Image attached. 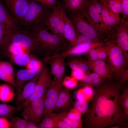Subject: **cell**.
Here are the masks:
<instances>
[{
  "mask_svg": "<svg viewBox=\"0 0 128 128\" xmlns=\"http://www.w3.org/2000/svg\"><path fill=\"white\" fill-rule=\"evenodd\" d=\"M7 49L10 55H17L27 53V50L22 47L18 44H13L10 42L3 49Z\"/></svg>",
  "mask_w": 128,
  "mask_h": 128,
  "instance_id": "f546056e",
  "label": "cell"
},
{
  "mask_svg": "<svg viewBox=\"0 0 128 128\" xmlns=\"http://www.w3.org/2000/svg\"><path fill=\"white\" fill-rule=\"evenodd\" d=\"M63 84L65 87L69 89L75 88L78 84L76 79L69 77H67L64 79Z\"/></svg>",
  "mask_w": 128,
  "mask_h": 128,
  "instance_id": "ab89813d",
  "label": "cell"
},
{
  "mask_svg": "<svg viewBox=\"0 0 128 128\" xmlns=\"http://www.w3.org/2000/svg\"><path fill=\"white\" fill-rule=\"evenodd\" d=\"M0 23L14 31L18 28L15 19L9 12L2 0H0Z\"/></svg>",
  "mask_w": 128,
  "mask_h": 128,
  "instance_id": "d6986e66",
  "label": "cell"
},
{
  "mask_svg": "<svg viewBox=\"0 0 128 128\" xmlns=\"http://www.w3.org/2000/svg\"><path fill=\"white\" fill-rule=\"evenodd\" d=\"M122 0H104L112 10L117 14L121 13Z\"/></svg>",
  "mask_w": 128,
  "mask_h": 128,
  "instance_id": "e575fe53",
  "label": "cell"
},
{
  "mask_svg": "<svg viewBox=\"0 0 128 128\" xmlns=\"http://www.w3.org/2000/svg\"><path fill=\"white\" fill-rule=\"evenodd\" d=\"M71 75L72 77L76 80H82L86 75V74L76 70H72Z\"/></svg>",
  "mask_w": 128,
  "mask_h": 128,
  "instance_id": "7dc6e473",
  "label": "cell"
},
{
  "mask_svg": "<svg viewBox=\"0 0 128 128\" xmlns=\"http://www.w3.org/2000/svg\"><path fill=\"white\" fill-rule=\"evenodd\" d=\"M98 59L102 60L105 59L107 55L108 46L104 45L97 48Z\"/></svg>",
  "mask_w": 128,
  "mask_h": 128,
  "instance_id": "b9f144b4",
  "label": "cell"
},
{
  "mask_svg": "<svg viewBox=\"0 0 128 128\" xmlns=\"http://www.w3.org/2000/svg\"><path fill=\"white\" fill-rule=\"evenodd\" d=\"M98 0L99 1H100L101 2V3H102L104 0Z\"/></svg>",
  "mask_w": 128,
  "mask_h": 128,
  "instance_id": "f5cc1de1",
  "label": "cell"
},
{
  "mask_svg": "<svg viewBox=\"0 0 128 128\" xmlns=\"http://www.w3.org/2000/svg\"><path fill=\"white\" fill-rule=\"evenodd\" d=\"M121 13L122 17L121 20H128V0H122Z\"/></svg>",
  "mask_w": 128,
  "mask_h": 128,
  "instance_id": "7bdbcfd3",
  "label": "cell"
},
{
  "mask_svg": "<svg viewBox=\"0 0 128 128\" xmlns=\"http://www.w3.org/2000/svg\"><path fill=\"white\" fill-rule=\"evenodd\" d=\"M14 93L13 88L7 84L0 85V100L3 102L9 101L14 96Z\"/></svg>",
  "mask_w": 128,
  "mask_h": 128,
  "instance_id": "d4e9b609",
  "label": "cell"
},
{
  "mask_svg": "<svg viewBox=\"0 0 128 128\" xmlns=\"http://www.w3.org/2000/svg\"><path fill=\"white\" fill-rule=\"evenodd\" d=\"M66 117L69 119L75 121L81 120V113L75 109H72L69 112L64 111Z\"/></svg>",
  "mask_w": 128,
  "mask_h": 128,
  "instance_id": "8d00e7d4",
  "label": "cell"
},
{
  "mask_svg": "<svg viewBox=\"0 0 128 128\" xmlns=\"http://www.w3.org/2000/svg\"><path fill=\"white\" fill-rule=\"evenodd\" d=\"M39 73L27 69L20 70L17 72L15 76L16 96L20 93L25 84L33 78Z\"/></svg>",
  "mask_w": 128,
  "mask_h": 128,
  "instance_id": "2e32d148",
  "label": "cell"
},
{
  "mask_svg": "<svg viewBox=\"0 0 128 128\" xmlns=\"http://www.w3.org/2000/svg\"><path fill=\"white\" fill-rule=\"evenodd\" d=\"M16 111V107L5 104H0V116L10 119Z\"/></svg>",
  "mask_w": 128,
  "mask_h": 128,
  "instance_id": "4316f807",
  "label": "cell"
},
{
  "mask_svg": "<svg viewBox=\"0 0 128 128\" xmlns=\"http://www.w3.org/2000/svg\"><path fill=\"white\" fill-rule=\"evenodd\" d=\"M9 128V122L5 117H0V128Z\"/></svg>",
  "mask_w": 128,
  "mask_h": 128,
  "instance_id": "681fc988",
  "label": "cell"
},
{
  "mask_svg": "<svg viewBox=\"0 0 128 128\" xmlns=\"http://www.w3.org/2000/svg\"><path fill=\"white\" fill-rule=\"evenodd\" d=\"M80 61L76 60H70L68 62L67 64L72 70L79 71Z\"/></svg>",
  "mask_w": 128,
  "mask_h": 128,
  "instance_id": "ee69618b",
  "label": "cell"
},
{
  "mask_svg": "<svg viewBox=\"0 0 128 128\" xmlns=\"http://www.w3.org/2000/svg\"><path fill=\"white\" fill-rule=\"evenodd\" d=\"M52 74L47 68L41 72L36 83L33 91L30 96L20 104L17 105V111L23 110L34 100L42 97L52 80Z\"/></svg>",
  "mask_w": 128,
  "mask_h": 128,
  "instance_id": "8992f818",
  "label": "cell"
},
{
  "mask_svg": "<svg viewBox=\"0 0 128 128\" xmlns=\"http://www.w3.org/2000/svg\"><path fill=\"white\" fill-rule=\"evenodd\" d=\"M39 3L43 7L46 8L52 9L56 6L57 0H33Z\"/></svg>",
  "mask_w": 128,
  "mask_h": 128,
  "instance_id": "60d3db41",
  "label": "cell"
},
{
  "mask_svg": "<svg viewBox=\"0 0 128 128\" xmlns=\"http://www.w3.org/2000/svg\"><path fill=\"white\" fill-rule=\"evenodd\" d=\"M105 79L101 76L93 72L86 75L75 88L85 86L96 87L100 85Z\"/></svg>",
  "mask_w": 128,
  "mask_h": 128,
  "instance_id": "603a6c76",
  "label": "cell"
},
{
  "mask_svg": "<svg viewBox=\"0 0 128 128\" xmlns=\"http://www.w3.org/2000/svg\"><path fill=\"white\" fill-rule=\"evenodd\" d=\"M85 95L89 97H92L93 93V91L91 87L85 86L82 89Z\"/></svg>",
  "mask_w": 128,
  "mask_h": 128,
  "instance_id": "f907efd6",
  "label": "cell"
},
{
  "mask_svg": "<svg viewBox=\"0 0 128 128\" xmlns=\"http://www.w3.org/2000/svg\"><path fill=\"white\" fill-rule=\"evenodd\" d=\"M41 72L24 85L20 93L16 96L15 101L17 105L28 99L32 94Z\"/></svg>",
  "mask_w": 128,
  "mask_h": 128,
  "instance_id": "ffe728a7",
  "label": "cell"
},
{
  "mask_svg": "<svg viewBox=\"0 0 128 128\" xmlns=\"http://www.w3.org/2000/svg\"><path fill=\"white\" fill-rule=\"evenodd\" d=\"M62 57H57L47 60L46 61H49L51 68V73L53 77L55 76L59 67Z\"/></svg>",
  "mask_w": 128,
  "mask_h": 128,
  "instance_id": "d590c367",
  "label": "cell"
},
{
  "mask_svg": "<svg viewBox=\"0 0 128 128\" xmlns=\"http://www.w3.org/2000/svg\"><path fill=\"white\" fill-rule=\"evenodd\" d=\"M42 119L38 125L39 128H56L55 122L50 114Z\"/></svg>",
  "mask_w": 128,
  "mask_h": 128,
  "instance_id": "d6a6232c",
  "label": "cell"
},
{
  "mask_svg": "<svg viewBox=\"0 0 128 128\" xmlns=\"http://www.w3.org/2000/svg\"><path fill=\"white\" fill-rule=\"evenodd\" d=\"M65 14L62 5L57 1L56 5L52 9L46 20L45 25L51 31L52 34L61 40L68 42L64 35V17Z\"/></svg>",
  "mask_w": 128,
  "mask_h": 128,
  "instance_id": "5b68a950",
  "label": "cell"
},
{
  "mask_svg": "<svg viewBox=\"0 0 128 128\" xmlns=\"http://www.w3.org/2000/svg\"><path fill=\"white\" fill-rule=\"evenodd\" d=\"M95 48L90 50L88 52V60L94 61L98 59L97 50V48L96 49Z\"/></svg>",
  "mask_w": 128,
  "mask_h": 128,
  "instance_id": "f6af8a7d",
  "label": "cell"
},
{
  "mask_svg": "<svg viewBox=\"0 0 128 128\" xmlns=\"http://www.w3.org/2000/svg\"><path fill=\"white\" fill-rule=\"evenodd\" d=\"M27 69L37 73L40 72L43 67V64L41 61L32 58L26 66Z\"/></svg>",
  "mask_w": 128,
  "mask_h": 128,
  "instance_id": "1f68e13d",
  "label": "cell"
},
{
  "mask_svg": "<svg viewBox=\"0 0 128 128\" xmlns=\"http://www.w3.org/2000/svg\"><path fill=\"white\" fill-rule=\"evenodd\" d=\"M14 31L0 23V48L3 49L11 41Z\"/></svg>",
  "mask_w": 128,
  "mask_h": 128,
  "instance_id": "cb8c5ba5",
  "label": "cell"
},
{
  "mask_svg": "<svg viewBox=\"0 0 128 128\" xmlns=\"http://www.w3.org/2000/svg\"><path fill=\"white\" fill-rule=\"evenodd\" d=\"M48 28L46 27L34 28L30 32L40 43L43 50H48L53 55L60 54L61 51H64L69 47L68 42L61 40L56 35L48 32Z\"/></svg>",
  "mask_w": 128,
  "mask_h": 128,
  "instance_id": "7a4b0ae2",
  "label": "cell"
},
{
  "mask_svg": "<svg viewBox=\"0 0 128 128\" xmlns=\"http://www.w3.org/2000/svg\"><path fill=\"white\" fill-rule=\"evenodd\" d=\"M110 37L113 38L111 41L116 44L121 49L125 60L128 59V20H121L118 24L110 30Z\"/></svg>",
  "mask_w": 128,
  "mask_h": 128,
  "instance_id": "30bf717a",
  "label": "cell"
},
{
  "mask_svg": "<svg viewBox=\"0 0 128 128\" xmlns=\"http://www.w3.org/2000/svg\"><path fill=\"white\" fill-rule=\"evenodd\" d=\"M102 3L97 0H89L84 11L81 15L97 30L104 34L110 37V32L102 19Z\"/></svg>",
  "mask_w": 128,
  "mask_h": 128,
  "instance_id": "277c9868",
  "label": "cell"
},
{
  "mask_svg": "<svg viewBox=\"0 0 128 128\" xmlns=\"http://www.w3.org/2000/svg\"><path fill=\"white\" fill-rule=\"evenodd\" d=\"M89 69L87 63L80 61L79 66V71L86 74Z\"/></svg>",
  "mask_w": 128,
  "mask_h": 128,
  "instance_id": "bcb514c9",
  "label": "cell"
},
{
  "mask_svg": "<svg viewBox=\"0 0 128 128\" xmlns=\"http://www.w3.org/2000/svg\"><path fill=\"white\" fill-rule=\"evenodd\" d=\"M107 56L108 57L110 68L113 74L119 80L125 69V59L123 52L116 43L111 41L107 45Z\"/></svg>",
  "mask_w": 128,
  "mask_h": 128,
  "instance_id": "52a82bcc",
  "label": "cell"
},
{
  "mask_svg": "<svg viewBox=\"0 0 128 128\" xmlns=\"http://www.w3.org/2000/svg\"><path fill=\"white\" fill-rule=\"evenodd\" d=\"M121 104L123 110L125 120L128 119V89L126 87L121 93Z\"/></svg>",
  "mask_w": 128,
  "mask_h": 128,
  "instance_id": "f1b7e54d",
  "label": "cell"
},
{
  "mask_svg": "<svg viewBox=\"0 0 128 128\" xmlns=\"http://www.w3.org/2000/svg\"><path fill=\"white\" fill-rule=\"evenodd\" d=\"M10 119L9 128H28L29 121L18 117L13 116Z\"/></svg>",
  "mask_w": 128,
  "mask_h": 128,
  "instance_id": "83f0119b",
  "label": "cell"
},
{
  "mask_svg": "<svg viewBox=\"0 0 128 128\" xmlns=\"http://www.w3.org/2000/svg\"><path fill=\"white\" fill-rule=\"evenodd\" d=\"M128 79V70L125 69L121 75L119 79V83L121 85L124 82L127 81Z\"/></svg>",
  "mask_w": 128,
  "mask_h": 128,
  "instance_id": "c3c4849f",
  "label": "cell"
},
{
  "mask_svg": "<svg viewBox=\"0 0 128 128\" xmlns=\"http://www.w3.org/2000/svg\"><path fill=\"white\" fill-rule=\"evenodd\" d=\"M10 42L33 52L43 50L40 43L27 30L18 28L14 31Z\"/></svg>",
  "mask_w": 128,
  "mask_h": 128,
  "instance_id": "ba28073f",
  "label": "cell"
},
{
  "mask_svg": "<svg viewBox=\"0 0 128 128\" xmlns=\"http://www.w3.org/2000/svg\"><path fill=\"white\" fill-rule=\"evenodd\" d=\"M64 35L65 39L69 41V47L75 45L78 33L70 19L65 14L64 17Z\"/></svg>",
  "mask_w": 128,
  "mask_h": 128,
  "instance_id": "7402d4cb",
  "label": "cell"
},
{
  "mask_svg": "<svg viewBox=\"0 0 128 128\" xmlns=\"http://www.w3.org/2000/svg\"><path fill=\"white\" fill-rule=\"evenodd\" d=\"M65 57H62L60 65L56 74L53 77V80L62 83L64 79L66 64L65 61Z\"/></svg>",
  "mask_w": 128,
  "mask_h": 128,
  "instance_id": "4dcf8cb0",
  "label": "cell"
},
{
  "mask_svg": "<svg viewBox=\"0 0 128 128\" xmlns=\"http://www.w3.org/2000/svg\"><path fill=\"white\" fill-rule=\"evenodd\" d=\"M63 86L62 83L53 80L50 82L46 94L42 119L53 111L59 95L63 88Z\"/></svg>",
  "mask_w": 128,
  "mask_h": 128,
  "instance_id": "7c38bea8",
  "label": "cell"
},
{
  "mask_svg": "<svg viewBox=\"0 0 128 128\" xmlns=\"http://www.w3.org/2000/svg\"><path fill=\"white\" fill-rule=\"evenodd\" d=\"M30 0H2L13 14L17 24L21 25L28 9Z\"/></svg>",
  "mask_w": 128,
  "mask_h": 128,
  "instance_id": "4fadbf2b",
  "label": "cell"
},
{
  "mask_svg": "<svg viewBox=\"0 0 128 128\" xmlns=\"http://www.w3.org/2000/svg\"><path fill=\"white\" fill-rule=\"evenodd\" d=\"M0 79L13 87H15L13 68L8 61H0Z\"/></svg>",
  "mask_w": 128,
  "mask_h": 128,
  "instance_id": "e0dca14e",
  "label": "cell"
},
{
  "mask_svg": "<svg viewBox=\"0 0 128 128\" xmlns=\"http://www.w3.org/2000/svg\"><path fill=\"white\" fill-rule=\"evenodd\" d=\"M101 15L103 22L110 33V30L121 20L119 15L114 12L104 1L102 3Z\"/></svg>",
  "mask_w": 128,
  "mask_h": 128,
  "instance_id": "5bb4252c",
  "label": "cell"
},
{
  "mask_svg": "<svg viewBox=\"0 0 128 128\" xmlns=\"http://www.w3.org/2000/svg\"><path fill=\"white\" fill-rule=\"evenodd\" d=\"M46 92L42 97L34 100L23 110L20 115L23 119L38 125L42 119Z\"/></svg>",
  "mask_w": 128,
  "mask_h": 128,
  "instance_id": "8fae6325",
  "label": "cell"
},
{
  "mask_svg": "<svg viewBox=\"0 0 128 128\" xmlns=\"http://www.w3.org/2000/svg\"><path fill=\"white\" fill-rule=\"evenodd\" d=\"M75 108L81 114H84L87 111L88 104L86 101L77 100L74 103Z\"/></svg>",
  "mask_w": 128,
  "mask_h": 128,
  "instance_id": "74e56055",
  "label": "cell"
},
{
  "mask_svg": "<svg viewBox=\"0 0 128 128\" xmlns=\"http://www.w3.org/2000/svg\"><path fill=\"white\" fill-rule=\"evenodd\" d=\"M76 97L77 100L86 101V99L87 97L84 94L82 89L77 92Z\"/></svg>",
  "mask_w": 128,
  "mask_h": 128,
  "instance_id": "816d5d0a",
  "label": "cell"
},
{
  "mask_svg": "<svg viewBox=\"0 0 128 128\" xmlns=\"http://www.w3.org/2000/svg\"><path fill=\"white\" fill-rule=\"evenodd\" d=\"M89 0H64L62 6L64 10L71 13H79L82 15Z\"/></svg>",
  "mask_w": 128,
  "mask_h": 128,
  "instance_id": "44dd1931",
  "label": "cell"
},
{
  "mask_svg": "<svg viewBox=\"0 0 128 128\" xmlns=\"http://www.w3.org/2000/svg\"><path fill=\"white\" fill-rule=\"evenodd\" d=\"M107 79L96 87L93 93L85 119L87 128L124 125L121 104V85L112 79Z\"/></svg>",
  "mask_w": 128,
  "mask_h": 128,
  "instance_id": "6da1fadb",
  "label": "cell"
},
{
  "mask_svg": "<svg viewBox=\"0 0 128 128\" xmlns=\"http://www.w3.org/2000/svg\"><path fill=\"white\" fill-rule=\"evenodd\" d=\"M59 117L65 122L71 128H81L82 127L81 120L75 121L69 119L66 116L64 111L57 113Z\"/></svg>",
  "mask_w": 128,
  "mask_h": 128,
  "instance_id": "836d02e7",
  "label": "cell"
},
{
  "mask_svg": "<svg viewBox=\"0 0 128 128\" xmlns=\"http://www.w3.org/2000/svg\"><path fill=\"white\" fill-rule=\"evenodd\" d=\"M73 104L72 95L69 89L63 88L58 98L53 112H59L68 111L71 107Z\"/></svg>",
  "mask_w": 128,
  "mask_h": 128,
  "instance_id": "9a60e30c",
  "label": "cell"
},
{
  "mask_svg": "<svg viewBox=\"0 0 128 128\" xmlns=\"http://www.w3.org/2000/svg\"><path fill=\"white\" fill-rule=\"evenodd\" d=\"M71 13L70 19L78 33L86 35L94 41L101 42L100 40L103 33L88 23L80 13Z\"/></svg>",
  "mask_w": 128,
  "mask_h": 128,
  "instance_id": "9c48e42d",
  "label": "cell"
},
{
  "mask_svg": "<svg viewBox=\"0 0 128 128\" xmlns=\"http://www.w3.org/2000/svg\"><path fill=\"white\" fill-rule=\"evenodd\" d=\"M93 72L101 76L105 79H112L113 73L110 66L102 60L93 61L92 66L89 67Z\"/></svg>",
  "mask_w": 128,
  "mask_h": 128,
  "instance_id": "ac0fdd59",
  "label": "cell"
},
{
  "mask_svg": "<svg viewBox=\"0 0 128 128\" xmlns=\"http://www.w3.org/2000/svg\"><path fill=\"white\" fill-rule=\"evenodd\" d=\"M50 114L55 122L56 128H71L58 116L57 113L53 112Z\"/></svg>",
  "mask_w": 128,
  "mask_h": 128,
  "instance_id": "f35d334b",
  "label": "cell"
},
{
  "mask_svg": "<svg viewBox=\"0 0 128 128\" xmlns=\"http://www.w3.org/2000/svg\"><path fill=\"white\" fill-rule=\"evenodd\" d=\"M52 10L33 0H30L28 9L21 25L24 27V30L27 31L35 27H47L45 21Z\"/></svg>",
  "mask_w": 128,
  "mask_h": 128,
  "instance_id": "3957f363",
  "label": "cell"
},
{
  "mask_svg": "<svg viewBox=\"0 0 128 128\" xmlns=\"http://www.w3.org/2000/svg\"><path fill=\"white\" fill-rule=\"evenodd\" d=\"M13 62L19 66H26L33 58L25 53L15 55H10Z\"/></svg>",
  "mask_w": 128,
  "mask_h": 128,
  "instance_id": "484cf974",
  "label": "cell"
}]
</instances>
